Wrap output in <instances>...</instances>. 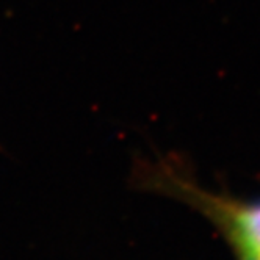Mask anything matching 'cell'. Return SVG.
<instances>
[{
  "instance_id": "1",
  "label": "cell",
  "mask_w": 260,
  "mask_h": 260,
  "mask_svg": "<svg viewBox=\"0 0 260 260\" xmlns=\"http://www.w3.org/2000/svg\"><path fill=\"white\" fill-rule=\"evenodd\" d=\"M237 260H257V258H251V257H238Z\"/></svg>"
}]
</instances>
